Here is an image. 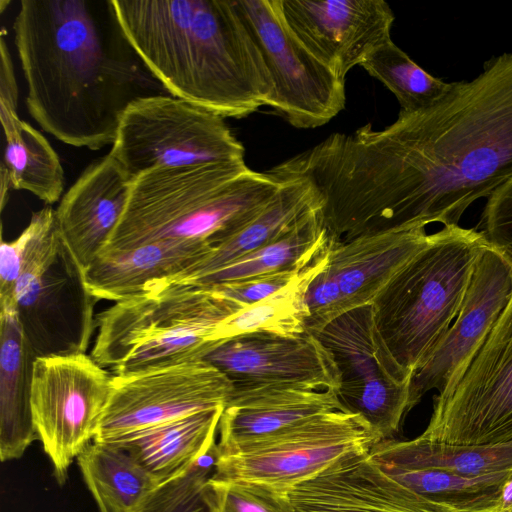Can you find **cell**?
Returning a JSON list of instances; mask_svg holds the SVG:
<instances>
[{"instance_id":"obj_1","label":"cell","mask_w":512,"mask_h":512,"mask_svg":"<svg viewBox=\"0 0 512 512\" xmlns=\"http://www.w3.org/2000/svg\"><path fill=\"white\" fill-rule=\"evenodd\" d=\"M303 170L338 239L458 225L472 203L512 179V54L382 130L331 134L306 151Z\"/></svg>"},{"instance_id":"obj_2","label":"cell","mask_w":512,"mask_h":512,"mask_svg":"<svg viewBox=\"0 0 512 512\" xmlns=\"http://www.w3.org/2000/svg\"><path fill=\"white\" fill-rule=\"evenodd\" d=\"M13 32L28 112L65 144L90 150L112 145L126 107L159 94L111 0H22Z\"/></svg>"},{"instance_id":"obj_3","label":"cell","mask_w":512,"mask_h":512,"mask_svg":"<svg viewBox=\"0 0 512 512\" xmlns=\"http://www.w3.org/2000/svg\"><path fill=\"white\" fill-rule=\"evenodd\" d=\"M145 69L174 97L223 118L267 106L273 85L234 0H111Z\"/></svg>"},{"instance_id":"obj_4","label":"cell","mask_w":512,"mask_h":512,"mask_svg":"<svg viewBox=\"0 0 512 512\" xmlns=\"http://www.w3.org/2000/svg\"><path fill=\"white\" fill-rule=\"evenodd\" d=\"M281 184L246 162L152 168L132 180L124 213L103 251L159 241L214 248L255 218Z\"/></svg>"},{"instance_id":"obj_5","label":"cell","mask_w":512,"mask_h":512,"mask_svg":"<svg viewBox=\"0 0 512 512\" xmlns=\"http://www.w3.org/2000/svg\"><path fill=\"white\" fill-rule=\"evenodd\" d=\"M488 246L477 229L444 226L374 298L375 330L403 370L413 375L454 322Z\"/></svg>"},{"instance_id":"obj_6","label":"cell","mask_w":512,"mask_h":512,"mask_svg":"<svg viewBox=\"0 0 512 512\" xmlns=\"http://www.w3.org/2000/svg\"><path fill=\"white\" fill-rule=\"evenodd\" d=\"M203 286H166L115 302L96 320L91 357L113 376L203 359L238 312Z\"/></svg>"},{"instance_id":"obj_7","label":"cell","mask_w":512,"mask_h":512,"mask_svg":"<svg viewBox=\"0 0 512 512\" xmlns=\"http://www.w3.org/2000/svg\"><path fill=\"white\" fill-rule=\"evenodd\" d=\"M109 153L132 180L156 167L245 162L223 117L168 94L134 99Z\"/></svg>"},{"instance_id":"obj_8","label":"cell","mask_w":512,"mask_h":512,"mask_svg":"<svg viewBox=\"0 0 512 512\" xmlns=\"http://www.w3.org/2000/svg\"><path fill=\"white\" fill-rule=\"evenodd\" d=\"M11 296L37 357L86 352L97 299L58 225L24 266Z\"/></svg>"},{"instance_id":"obj_9","label":"cell","mask_w":512,"mask_h":512,"mask_svg":"<svg viewBox=\"0 0 512 512\" xmlns=\"http://www.w3.org/2000/svg\"><path fill=\"white\" fill-rule=\"evenodd\" d=\"M380 441L360 416L331 411L222 455L210 479L256 482L286 491L349 455L369 452Z\"/></svg>"},{"instance_id":"obj_10","label":"cell","mask_w":512,"mask_h":512,"mask_svg":"<svg viewBox=\"0 0 512 512\" xmlns=\"http://www.w3.org/2000/svg\"><path fill=\"white\" fill-rule=\"evenodd\" d=\"M315 335L336 363L341 410L360 416L381 441L397 433L410 411L413 375L397 364L378 336L371 305L338 316Z\"/></svg>"},{"instance_id":"obj_11","label":"cell","mask_w":512,"mask_h":512,"mask_svg":"<svg viewBox=\"0 0 512 512\" xmlns=\"http://www.w3.org/2000/svg\"><path fill=\"white\" fill-rule=\"evenodd\" d=\"M113 375L86 353L37 357L32 410L38 439L56 480L94 440L110 399Z\"/></svg>"},{"instance_id":"obj_12","label":"cell","mask_w":512,"mask_h":512,"mask_svg":"<svg viewBox=\"0 0 512 512\" xmlns=\"http://www.w3.org/2000/svg\"><path fill=\"white\" fill-rule=\"evenodd\" d=\"M257 45L273 90L267 106L296 128H317L345 107V81L289 29L278 0H234Z\"/></svg>"},{"instance_id":"obj_13","label":"cell","mask_w":512,"mask_h":512,"mask_svg":"<svg viewBox=\"0 0 512 512\" xmlns=\"http://www.w3.org/2000/svg\"><path fill=\"white\" fill-rule=\"evenodd\" d=\"M456 445L512 441V295L493 329L420 435Z\"/></svg>"},{"instance_id":"obj_14","label":"cell","mask_w":512,"mask_h":512,"mask_svg":"<svg viewBox=\"0 0 512 512\" xmlns=\"http://www.w3.org/2000/svg\"><path fill=\"white\" fill-rule=\"evenodd\" d=\"M437 238L425 227L364 234L335 241L322 268L310 281L305 303L306 327L313 334L338 316L371 305L390 279Z\"/></svg>"},{"instance_id":"obj_15","label":"cell","mask_w":512,"mask_h":512,"mask_svg":"<svg viewBox=\"0 0 512 512\" xmlns=\"http://www.w3.org/2000/svg\"><path fill=\"white\" fill-rule=\"evenodd\" d=\"M233 383L198 359L113 377V388L93 441L225 407Z\"/></svg>"},{"instance_id":"obj_16","label":"cell","mask_w":512,"mask_h":512,"mask_svg":"<svg viewBox=\"0 0 512 512\" xmlns=\"http://www.w3.org/2000/svg\"><path fill=\"white\" fill-rule=\"evenodd\" d=\"M512 295V261L489 244L479 256L461 309L413 374L410 410L431 390L434 401L455 388Z\"/></svg>"},{"instance_id":"obj_17","label":"cell","mask_w":512,"mask_h":512,"mask_svg":"<svg viewBox=\"0 0 512 512\" xmlns=\"http://www.w3.org/2000/svg\"><path fill=\"white\" fill-rule=\"evenodd\" d=\"M285 23L338 78L391 40L395 16L384 0H278Z\"/></svg>"},{"instance_id":"obj_18","label":"cell","mask_w":512,"mask_h":512,"mask_svg":"<svg viewBox=\"0 0 512 512\" xmlns=\"http://www.w3.org/2000/svg\"><path fill=\"white\" fill-rule=\"evenodd\" d=\"M203 360L233 386L298 385L337 392L340 385L331 352L309 331L296 337L241 335L218 343Z\"/></svg>"},{"instance_id":"obj_19","label":"cell","mask_w":512,"mask_h":512,"mask_svg":"<svg viewBox=\"0 0 512 512\" xmlns=\"http://www.w3.org/2000/svg\"><path fill=\"white\" fill-rule=\"evenodd\" d=\"M284 492L297 512H456L387 475L369 452L349 455Z\"/></svg>"},{"instance_id":"obj_20","label":"cell","mask_w":512,"mask_h":512,"mask_svg":"<svg viewBox=\"0 0 512 512\" xmlns=\"http://www.w3.org/2000/svg\"><path fill=\"white\" fill-rule=\"evenodd\" d=\"M132 179L108 153L92 163L55 209L61 236L86 270L103 252L127 204Z\"/></svg>"},{"instance_id":"obj_21","label":"cell","mask_w":512,"mask_h":512,"mask_svg":"<svg viewBox=\"0 0 512 512\" xmlns=\"http://www.w3.org/2000/svg\"><path fill=\"white\" fill-rule=\"evenodd\" d=\"M336 410H341V406L332 389L298 385L233 386L220 418L218 446L222 455L233 454L251 443Z\"/></svg>"},{"instance_id":"obj_22","label":"cell","mask_w":512,"mask_h":512,"mask_svg":"<svg viewBox=\"0 0 512 512\" xmlns=\"http://www.w3.org/2000/svg\"><path fill=\"white\" fill-rule=\"evenodd\" d=\"M212 249L194 241H159L105 250L85 270L86 284L97 300L123 301L182 274Z\"/></svg>"},{"instance_id":"obj_23","label":"cell","mask_w":512,"mask_h":512,"mask_svg":"<svg viewBox=\"0 0 512 512\" xmlns=\"http://www.w3.org/2000/svg\"><path fill=\"white\" fill-rule=\"evenodd\" d=\"M37 356L26 339L12 296L0 297V458H20L38 438L32 410Z\"/></svg>"},{"instance_id":"obj_24","label":"cell","mask_w":512,"mask_h":512,"mask_svg":"<svg viewBox=\"0 0 512 512\" xmlns=\"http://www.w3.org/2000/svg\"><path fill=\"white\" fill-rule=\"evenodd\" d=\"M223 409L200 411L102 442L125 450L161 484L186 472L216 442Z\"/></svg>"},{"instance_id":"obj_25","label":"cell","mask_w":512,"mask_h":512,"mask_svg":"<svg viewBox=\"0 0 512 512\" xmlns=\"http://www.w3.org/2000/svg\"><path fill=\"white\" fill-rule=\"evenodd\" d=\"M319 209L318 197L308 181H283L263 210L238 232L214 247L205 258L182 274L155 284L148 291L185 284L209 274L281 237Z\"/></svg>"},{"instance_id":"obj_26","label":"cell","mask_w":512,"mask_h":512,"mask_svg":"<svg viewBox=\"0 0 512 512\" xmlns=\"http://www.w3.org/2000/svg\"><path fill=\"white\" fill-rule=\"evenodd\" d=\"M370 458L389 476L401 472L438 470L467 477L512 472V441L456 445L418 436L407 441L382 440Z\"/></svg>"},{"instance_id":"obj_27","label":"cell","mask_w":512,"mask_h":512,"mask_svg":"<svg viewBox=\"0 0 512 512\" xmlns=\"http://www.w3.org/2000/svg\"><path fill=\"white\" fill-rule=\"evenodd\" d=\"M330 241L317 210L272 242L209 274L171 286H210L282 271L303 270L328 247Z\"/></svg>"},{"instance_id":"obj_28","label":"cell","mask_w":512,"mask_h":512,"mask_svg":"<svg viewBox=\"0 0 512 512\" xmlns=\"http://www.w3.org/2000/svg\"><path fill=\"white\" fill-rule=\"evenodd\" d=\"M5 137L3 166L11 187L26 190L48 205L62 198L64 170L49 141L27 122L17 109L0 108Z\"/></svg>"},{"instance_id":"obj_29","label":"cell","mask_w":512,"mask_h":512,"mask_svg":"<svg viewBox=\"0 0 512 512\" xmlns=\"http://www.w3.org/2000/svg\"><path fill=\"white\" fill-rule=\"evenodd\" d=\"M100 512H135L159 485L125 450L92 441L77 457Z\"/></svg>"},{"instance_id":"obj_30","label":"cell","mask_w":512,"mask_h":512,"mask_svg":"<svg viewBox=\"0 0 512 512\" xmlns=\"http://www.w3.org/2000/svg\"><path fill=\"white\" fill-rule=\"evenodd\" d=\"M328 247L292 283L226 318L217 329L216 343L252 333L296 337L307 332L305 294L323 266Z\"/></svg>"},{"instance_id":"obj_31","label":"cell","mask_w":512,"mask_h":512,"mask_svg":"<svg viewBox=\"0 0 512 512\" xmlns=\"http://www.w3.org/2000/svg\"><path fill=\"white\" fill-rule=\"evenodd\" d=\"M512 472L467 477L438 471H410L392 477L424 498L456 512H493Z\"/></svg>"},{"instance_id":"obj_32","label":"cell","mask_w":512,"mask_h":512,"mask_svg":"<svg viewBox=\"0 0 512 512\" xmlns=\"http://www.w3.org/2000/svg\"><path fill=\"white\" fill-rule=\"evenodd\" d=\"M397 98L402 112L414 113L429 108L450 89L416 64L392 39L380 46L360 65Z\"/></svg>"},{"instance_id":"obj_33","label":"cell","mask_w":512,"mask_h":512,"mask_svg":"<svg viewBox=\"0 0 512 512\" xmlns=\"http://www.w3.org/2000/svg\"><path fill=\"white\" fill-rule=\"evenodd\" d=\"M135 512H219V504L210 479L191 466L159 484Z\"/></svg>"},{"instance_id":"obj_34","label":"cell","mask_w":512,"mask_h":512,"mask_svg":"<svg viewBox=\"0 0 512 512\" xmlns=\"http://www.w3.org/2000/svg\"><path fill=\"white\" fill-rule=\"evenodd\" d=\"M56 226L55 209L47 205L33 213L29 224L15 240L6 242L1 239L0 297L12 295L24 266Z\"/></svg>"},{"instance_id":"obj_35","label":"cell","mask_w":512,"mask_h":512,"mask_svg":"<svg viewBox=\"0 0 512 512\" xmlns=\"http://www.w3.org/2000/svg\"><path fill=\"white\" fill-rule=\"evenodd\" d=\"M219 512H297L286 493L248 481H213Z\"/></svg>"},{"instance_id":"obj_36","label":"cell","mask_w":512,"mask_h":512,"mask_svg":"<svg viewBox=\"0 0 512 512\" xmlns=\"http://www.w3.org/2000/svg\"><path fill=\"white\" fill-rule=\"evenodd\" d=\"M306 268L203 287L209 288L216 295L231 302L240 311L286 287L300 277Z\"/></svg>"},{"instance_id":"obj_37","label":"cell","mask_w":512,"mask_h":512,"mask_svg":"<svg viewBox=\"0 0 512 512\" xmlns=\"http://www.w3.org/2000/svg\"><path fill=\"white\" fill-rule=\"evenodd\" d=\"M477 230L512 261V179L487 198Z\"/></svg>"},{"instance_id":"obj_38","label":"cell","mask_w":512,"mask_h":512,"mask_svg":"<svg viewBox=\"0 0 512 512\" xmlns=\"http://www.w3.org/2000/svg\"><path fill=\"white\" fill-rule=\"evenodd\" d=\"M493 512H512V475L503 485Z\"/></svg>"},{"instance_id":"obj_39","label":"cell","mask_w":512,"mask_h":512,"mask_svg":"<svg viewBox=\"0 0 512 512\" xmlns=\"http://www.w3.org/2000/svg\"><path fill=\"white\" fill-rule=\"evenodd\" d=\"M0 182H1V185H0V194H1V197H0V201H1V210L4 209L5 207V204L7 202V198H8V190L9 188H12L11 187V183H10V180H9V176L5 170V168L3 166H1L0 168Z\"/></svg>"},{"instance_id":"obj_40","label":"cell","mask_w":512,"mask_h":512,"mask_svg":"<svg viewBox=\"0 0 512 512\" xmlns=\"http://www.w3.org/2000/svg\"><path fill=\"white\" fill-rule=\"evenodd\" d=\"M482 512H491V511H482Z\"/></svg>"}]
</instances>
